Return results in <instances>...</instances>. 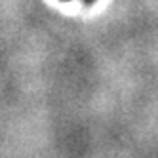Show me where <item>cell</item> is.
Listing matches in <instances>:
<instances>
[{
  "label": "cell",
  "mask_w": 158,
  "mask_h": 158,
  "mask_svg": "<svg viewBox=\"0 0 158 158\" xmlns=\"http://www.w3.org/2000/svg\"><path fill=\"white\" fill-rule=\"evenodd\" d=\"M82 2H84V4H86V6H92V4H94V2H95V0H82Z\"/></svg>",
  "instance_id": "1"
},
{
  "label": "cell",
  "mask_w": 158,
  "mask_h": 158,
  "mask_svg": "<svg viewBox=\"0 0 158 158\" xmlns=\"http://www.w3.org/2000/svg\"><path fill=\"white\" fill-rule=\"evenodd\" d=\"M65 2H67V0H65Z\"/></svg>",
  "instance_id": "2"
}]
</instances>
